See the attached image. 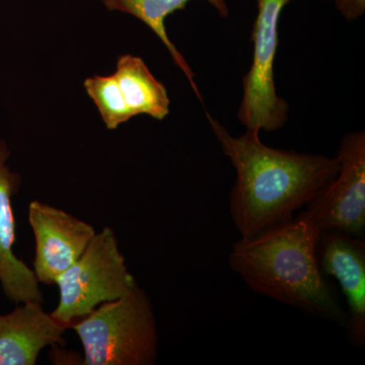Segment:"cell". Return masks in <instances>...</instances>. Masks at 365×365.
<instances>
[{
	"instance_id": "cell-3",
	"label": "cell",
	"mask_w": 365,
	"mask_h": 365,
	"mask_svg": "<svg viewBox=\"0 0 365 365\" xmlns=\"http://www.w3.org/2000/svg\"><path fill=\"white\" fill-rule=\"evenodd\" d=\"M69 329L83 345L85 365H153L158 331L153 304L143 288L104 302Z\"/></svg>"
},
{
	"instance_id": "cell-4",
	"label": "cell",
	"mask_w": 365,
	"mask_h": 365,
	"mask_svg": "<svg viewBox=\"0 0 365 365\" xmlns=\"http://www.w3.org/2000/svg\"><path fill=\"white\" fill-rule=\"evenodd\" d=\"M59 302L53 318L67 327L104 302L120 299L138 285L110 227L97 232L78 261L59 276Z\"/></svg>"
},
{
	"instance_id": "cell-11",
	"label": "cell",
	"mask_w": 365,
	"mask_h": 365,
	"mask_svg": "<svg viewBox=\"0 0 365 365\" xmlns=\"http://www.w3.org/2000/svg\"><path fill=\"white\" fill-rule=\"evenodd\" d=\"M102 1L108 11L130 14L137 20L143 21L144 25L148 26L155 34L167 48L175 64L181 69L188 79L194 93L203 104L202 96L194 81L195 73L192 71L182 53L170 41L165 29V20L168 16L176 11H184L187 4L192 0H102ZM205 1H207L222 18L227 19L230 16V11L227 0H205Z\"/></svg>"
},
{
	"instance_id": "cell-1",
	"label": "cell",
	"mask_w": 365,
	"mask_h": 365,
	"mask_svg": "<svg viewBox=\"0 0 365 365\" xmlns=\"http://www.w3.org/2000/svg\"><path fill=\"white\" fill-rule=\"evenodd\" d=\"M206 117L237 173L228 201L230 217L242 239L292 220L339 173L337 155L270 148L262 143L260 131L247 129L235 137L209 113Z\"/></svg>"
},
{
	"instance_id": "cell-14",
	"label": "cell",
	"mask_w": 365,
	"mask_h": 365,
	"mask_svg": "<svg viewBox=\"0 0 365 365\" xmlns=\"http://www.w3.org/2000/svg\"><path fill=\"white\" fill-rule=\"evenodd\" d=\"M335 6L348 21H357L365 13V0H335Z\"/></svg>"
},
{
	"instance_id": "cell-6",
	"label": "cell",
	"mask_w": 365,
	"mask_h": 365,
	"mask_svg": "<svg viewBox=\"0 0 365 365\" xmlns=\"http://www.w3.org/2000/svg\"><path fill=\"white\" fill-rule=\"evenodd\" d=\"M337 157V176L307 206L319 234L337 232L364 239L365 230V132L346 134Z\"/></svg>"
},
{
	"instance_id": "cell-8",
	"label": "cell",
	"mask_w": 365,
	"mask_h": 365,
	"mask_svg": "<svg viewBox=\"0 0 365 365\" xmlns=\"http://www.w3.org/2000/svg\"><path fill=\"white\" fill-rule=\"evenodd\" d=\"M317 255L323 275L333 276L347 302L346 329L354 347L365 345V242L337 232L319 234Z\"/></svg>"
},
{
	"instance_id": "cell-2",
	"label": "cell",
	"mask_w": 365,
	"mask_h": 365,
	"mask_svg": "<svg viewBox=\"0 0 365 365\" xmlns=\"http://www.w3.org/2000/svg\"><path fill=\"white\" fill-rule=\"evenodd\" d=\"M318 237L304 210L261 234L241 237L228 263L256 294L346 327L347 314L319 269Z\"/></svg>"
},
{
	"instance_id": "cell-9",
	"label": "cell",
	"mask_w": 365,
	"mask_h": 365,
	"mask_svg": "<svg viewBox=\"0 0 365 365\" xmlns=\"http://www.w3.org/2000/svg\"><path fill=\"white\" fill-rule=\"evenodd\" d=\"M11 155L7 144L0 140V287L6 299L16 304L43 302L44 297L33 269L14 252L16 220L13 198L20 190L21 177L7 165Z\"/></svg>"
},
{
	"instance_id": "cell-7",
	"label": "cell",
	"mask_w": 365,
	"mask_h": 365,
	"mask_svg": "<svg viewBox=\"0 0 365 365\" xmlns=\"http://www.w3.org/2000/svg\"><path fill=\"white\" fill-rule=\"evenodd\" d=\"M29 222L35 237L33 271L43 284H55L97 234L90 223L37 200L29 205Z\"/></svg>"
},
{
	"instance_id": "cell-12",
	"label": "cell",
	"mask_w": 365,
	"mask_h": 365,
	"mask_svg": "<svg viewBox=\"0 0 365 365\" xmlns=\"http://www.w3.org/2000/svg\"><path fill=\"white\" fill-rule=\"evenodd\" d=\"M113 76L134 117L148 115L162 121L170 114L167 88L151 73L143 58L122 55L118 58L116 72Z\"/></svg>"
},
{
	"instance_id": "cell-5",
	"label": "cell",
	"mask_w": 365,
	"mask_h": 365,
	"mask_svg": "<svg viewBox=\"0 0 365 365\" xmlns=\"http://www.w3.org/2000/svg\"><path fill=\"white\" fill-rule=\"evenodd\" d=\"M294 0H257L251 41L253 60L242 78L237 119L247 129L275 132L289 119V105L277 93L274 63L279 46L281 14Z\"/></svg>"
},
{
	"instance_id": "cell-13",
	"label": "cell",
	"mask_w": 365,
	"mask_h": 365,
	"mask_svg": "<svg viewBox=\"0 0 365 365\" xmlns=\"http://www.w3.org/2000/svg\"><path fill=\"white\" fill-rule=\"evenodd\" d=\"M83 86L109 130H116L120 125L134 118L114 76H91L86 79Z\"/></svg>"
},
{
	"instance_id": "cell-10",
	"label": "cell",
	"mask_w": 365,
	"mask_h": 365,
	"mask_svg": "<svg viewBox=\"0 0 365 365\" xmlns=\"http://www.w3.org/2000/svg\"><path fill=\"white\" fill-rule=\"evenodd\" d=\"M68 327L45 311L43 302L16 304L0 314V365H36L46 347L64 344Z\"/></svg>"
}]
</instances>
